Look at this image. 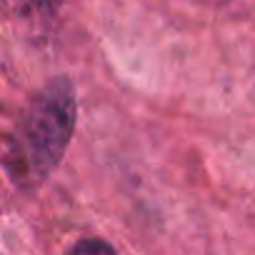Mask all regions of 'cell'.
Segmentation results:
<instances>
[{"label": "cell", "instance_id": "6da1fadb", "mask_svg": "<svg viewBox=\"0 0 255 255\" xmlns=\"http://www.w3.org/2000/svg\"><path fill=\"white\" fill-rule=\"evenodd\" d=\"M75 128V93L60 78L43 88L25 115L3 155L8 173L23 185H38L60 163Z\"/></svg>", "mask_w": 255, "mask_h": 255}, {"label": "cell", "instance_id": "3957f363", "mask_svg": "<svg viewBox=\"0 0 255 255\" xmlns=\"http://www.w3.org/2000/svg\"><path fill=\"white\" fill-rule=\"evenodd\" d=\"M33 3H38V5H53L55 0H33Z\"/></svg>", "mask_w": 255, "mask_h": 255}, {"label": "cell", "instance_id": "7a4b0ae2", "mask_svg": "<svg viewBox=\"0 0 255 255\" xmlns=\"http://www.w3.org/2000/svg\"><path fill=\"white\" fill-rule=\"evenodd\" d=\"M70 255H118L105 240H98V238H85L80 243L73 245Z\"/></svg>", "mask_w": 255, "mask_h": 255}]
</instances>
